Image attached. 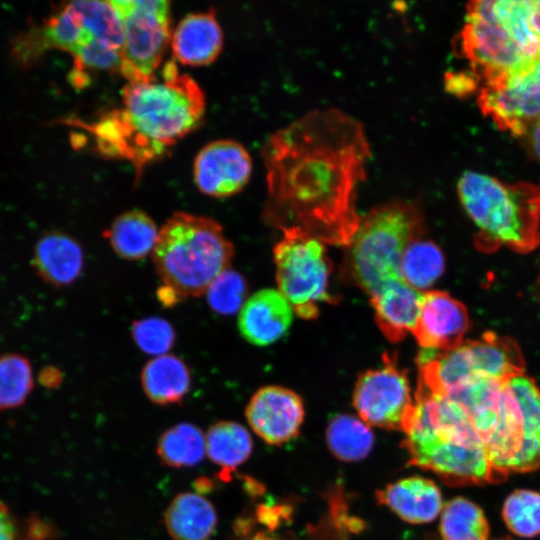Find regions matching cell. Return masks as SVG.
Masks as SVG:
<instances>
[{
  "instance_id": "38",
  "label": "cell",
  "mask_w": 540,
  "mask_h": 540,
  "mask_svg": "<svg viewBox=\"0 0 540 540\" xmlns=\"http://www.w3.org/2000/svg\"><path fill=\"white\" fill-rule=\"evenodd\" d=\"M39 378L43 385L54 387L60 382L61 375L55 368H46L41 372Z\"/></svg>"
},
{
  "instance_id": "37",
  "label": "cell",
  "mask_w": 540,
  "mask_h": 540,
  "mask_svg": "<svg viewBox=\"0 0 540 540\" xmlns=\"http://www.w3.org/2000/svg\"><path fill=\"white\" fill-rule=\"evenodd\" d=\"M535 155L540 159V118L530 127L526 133Z\"/></svg>"
},
{
  "instance_id": "25",
  "label": "cell",
  "mask_w": 540,
  "mask_h": 540,
  "mask_svg": "<svg viewBox=\"0 0 540 540\" xmlns=\"http://www.w3.org/2000/svg\"><path fill=\"white\" fill-rule=\"evenodd\" d=\"M205 448L208 458L221 467V477L227 480L250 457L253 442L248 430L240 423L219 421L208 429Z\"/></svg>"
},
{
  "instance_id": "20",
  "label": "cell",
  "mask_w": 540,
  "mask_h": 540,
  "mask_svg": "<svg viewBox=\"0 0 540 540\" xmlns=\"http://www.w3.org/2000/svg\"><path fill=\"white\" fill-rule=\"evenodd\" d=\"M465 343L477 377L507 381L523 374L524 358L512 338L487 331L479 339L467 340Z\"/></svg>"
},
{
  "instance_id": "19",
  "label": "cell",
  "mask_w": 540,
  "mask_h": 540,
  "mask_svg": "<svg viewBox=\"0 0 540 540\" xmlns=\"http://www.w3.org/2000/svg\"><path fill=\"white\" fill-rule=\"evenodd\" d=\"M33 265L45 282L65 287L82 273L83 249L77 240L63 232H48L36 243Z\"/></svg>"
},
{
  "instance_id": "18",
  "label": "cell",
  "mask_w": 540,
  "mask_h": 540,
  "mask_svg": "<svg viewBox=\"0 0 540 540\" xmlns=\"http://www.w3.org/2000/svg\"><path fill=\"white\" fill-rule=\"evenodd\" d=\"M378 501L413 524L433 521L443 509L438 486L422 476H411L388 484L377 492Z\"/></svg>"
},
{
  "instance_id": "24",
  "label": "cell",
  "mask_w": 540,
  "mask_h": 540,
  "mask_svg": "<svg viewBox=\"0 0 540 540\" xmlns=\"http://www.w3.org/2000/svg\"><path fill=\"white\" fill-rule=\"evenodd\" d=\"M104 234L117 256L138 261L152 255L159 229L149 215L134 209L117 216Z\"/></svg>"
},
{
  "instance_id": "26",
  "label": "cell",
  "mask_w": 540,
  "mask_h": 540,
  "mask_svg": "<svg viewBox=\"0 0 540 540\" xmlns=\"http://www.w3.org/2000/svg\"><path fill=\"white\" fill-rule=\"evenodd\" d=\"M326 442L332 454L346 462L364 459L374 444L370 426L353 415L340 414L326 429Z\"/></svg>"
},
{
  "instance_id": "12",
  "label": "cell",
  "mask_w": 540,
  "mask_h": 540,
  "mask_svg": "<svg viewBox=\"0 0 540 540\" xmlns=\"http://www.w3.org/2000/svg\"><path fill=\"white\" fill-rule=\"evenodd\" d=\"M252 173V158L239 142L219 139L206 144L196 155L193 176L204 194L223 198L241 191Z\"/></svg>"
},
{
  "instance_id": "29",
  "label": "cell",
  "mask_w": 540,
  "mask_h": 540,
  "mask_svg": "<svg viewBox=\"0 0 540 540\" xmlns=\"http://www.w3.org/2000/svg\"><path fill=\"white\" fill-rule=\"evenodd\" d=\"M440 533L444 540H488L489 524L477 504L456 497L443 506Z\"/></svg>"
},
{
  "instance_id": "31",
  "label": "cell",
  "mask_w": 540,
  "mask_h": 540,
  "mask_svg": "<svg viewBox=\"0 0 540 540\" xmlns=\"http://www.w3.org/2000/svg\"><path fill=\"white\" fill-rule=\"evenodd\" d=\"M33 388L29 360L16 353L0 355V409L20 406Z\"/></svg>"
},
{
  "instance_id": "22",
  "label": "cell",
  "mask_w": 540,
  "mask_h": 540,
  "mask_svg": "<svg viewBox=\"0 0 540 540\" xmlns=\"http://www.w3.org/2000/svg\"><path fill=\"white\" fill-rule=\"evenodd\" d=\"M213 504L198 493L178 494L166 509L164 522L174 540H209L217 526Z\"/></svg>"
},
{
  "instance_id": "2",
  "label": "cell",
  "mask_w": 540,
  "mask_h": 540,
  "mask_svg": "<svg viewBox=\"0 0 540 540\" xmlns=\"http://www.w3.org/2000/svg\"><path fill=\"white\" fill-rule=\"evenodd\" d=\"M205 106L198 83L169 61L159 77L128 82L120 108L81 126L91 133L102 153L142 168L198 127Z\"/></svg>"
},
{
  "instance_id": "16",
  "label": "cell",
  "mask_w": 540,
  "mask_h": 540,
  "mask_svg": "<svg viewBox=\"0 0 540 540\" xmlns=\"http://www.w3.org/2000/svg\"><path fill=\"white\" fill-rule=\"evenodd\" d=\"M175 58L184 65L204 66L212 63L223 46L222 29L214 12L186 15L171 35Z\"/></svg>"
},
{
  "instance_id": "11",
  "label": "cell",
  "mask_w": 540,
  "mask_h": 540,
  "mask_svg": "<svg viewBox=\"0 0 540 540\" xmlns=\"http://www.w3.org/2000/svg\"><path fill=\"white\" fill-rule=\"evenodd\" d=\"M477 102L499 129L526 134L540 118V57L484 84Z\"/></svg>"
},
{
  "instance_id": "36",
  "label": "cell",
  "mask_w": 540,
  "mask_h": 540,
  "mask_svg": "<svg viewBox=\"0 0 540 540\" xmlns=\"http://www.w3.org/2000/svg\"><path fill=\"white\" fill-rule=\"evenodd\" d=\"M445 88L455 96H466L477 87V78L471 72L450 71L444 77Z\"/></svg>"
},
{
  "instance_id": "8",
  "label": "cell",
  "mask_w": 540,
  "mask_h": 540,
  "mask_svg": "<svg viewBox=\"0 0 540 540\" xmlns=\"http://www.w3.org/2000/svg\"><path fill=\"white\" fill-rule=\"evenodd\" d=\"M112 3L124 32L120 73L128 82L154 76L171 40L170 2L113 0Z\"/></svg>"
},
{
  "instance_id": "34",
  "label": "cell",
  "mask_w": 540,
  "mask_h": 540,
  "mask_svg": "<svg viewBox=\"0 0 540 540\" xmlns=\"http://www.w3.org/2000/svg\"><path fill=\"white\" fill-rule=\"evenodd\" d=\"M131 336L138 348L154 357L168 354L176 340V332L166 319L151 316L135 320Z\"/></svg>"
},
{
  "instance_id": "15",
  "label": "cell",
  "mask_w": 540,
  "mask_h": 540,
  "mask_svg": "<svg viewBox=\"0 0 540 540\" xmlns=\"http://www.w3.org/2000/svg\"><path fill=\"white\" fill-rule=\"evenodd\" d=\"M293 309L274 289H262L249 297L238 316L241 335L251 344L266 346L280 339L289 329Z\"/></svg>"
},
{
  "instance_id": "23",
  "label": "cell",
  "mask_w": 540,
  "mask_h": 540,
  "mask_svg": "<svg viewBox=\"0 0 540 540\" xmlns=\"http://www.w3.org/2000/svg\"><path fill=\"white\" fill-rule=\"evenodd\" d=\"M141 386L150 401L157 405L180 403L191 387V373L178 356L153 357L142 368Z\"/></svg>"
},
{
  "instance_id": "10",
  "label": "cell",
  "mask_w": 540,
  "mask_h": 540,
  "mask_svg": "<svg viewBox=\"0 0 540 540\" xmlns=\"http://www.w3.org/2000/svg\"><path fill=\"white\" fill-rule=\"evenodd\" d=\"M353 405L370 427L406 432L412 418L414 398L405 370L396 357L385 354L383 365L361 374L353 392Z\"/></svg>"
},
{
  "instance_id": "13",
  "label": "cell",
  "mask_w": 540,
  "mask_h": 540,
  "mask_svg": "<svg viewBox=\"0 0 540 540\" xmlns=\"http://www.w3.org/2000/svg\"><path fill=\"white\" fill-rule=\"evenodd\" d=\"M245 415L252 430L263 441L281 445L299 434L304 405L301 397L290 389L264 386L251 397Z\"/></svg>"
},
{
  "instance_id": "5",
  "label": "cell",
  "mask_w": 540,
  "mask_h": 540,
  "mask_svg": "<svg viewBox=\"0 0 540 540\" xmlns=\"http://www.w3.org/2000/svg\"><path fill=\"white\" fill-rule=\"evenodd\" d=\"M234 247L219 222L187 212L174 213L159 229L152 259L162 287L179 302L205 293L230 268Z\"/></svg>"
},
{
  "instance_id": "3",
  "label": "cell",
  "mask_w": 540,
  "mask_h": 540,
  "mask_svg": "<svg viewBox=\"0 0 540 540\" xmlns=\"http://www.w3.org/2000/svg\"><path fill=\"white\" fill-rule=\"evenodd\" d=\"M404 447L410 463L449 485L498 482L486 447L455 399L418 382Z\"/></svg>"
},
{
  "instance_id": "14",
  "label": "cell",
  "mask_w": 540,
  "mask_h": 540,
  "mask_svg": "<svg viewBox=\"0 0 540 540\" xmlns=\"http://www.w3.org/2000/svg\"><path fill=\"white\" fill-rule=\"evenodd\" d=\"M469 328L466 307L443 291L424 292L412 331L423 349L447 351L460 346Z\"/></svg>"
},
{
  "instance_id": "32",
  "label": "cell",
  "mask_w": 540,
  "mask_h": 540,
  "mask_svg": "<svg viewBox=\"0 0 540 540\" xmlns=\"http://www.w3.org/2000/svg\"><path fill=\"white\" fill-rule=\"evenodd\" d=\"M502 517L508 529L517 536L532 538L540 535V493L529 489L515 490L503 504Z\"/></svg>"
},
{
  "instance_id": "35",
  "label": "cell",
  "mask_w": 540,
  "mask_h": 540,
  "mask_svg": "<svg viewBox=\"0 0 540 540\" xmlns=\"http://www.w3.org/2000/svg\"><path fill=\"white\" fill-rule=\"evenodd\" d=\"M49 527L38 518L23 519L0 501V540H45Z\"/></svg>"
},
{
  "instance_id": "1",
  "label": "cell",
  "mask_w": 540,
  "mask_h": 540,
  "mask_svg": "<svg viewBox=\"0 0 540 540\" xmlns=\"http://www.w3.org/2000/svg\"><path fill=\"white\" fill-rule=\"evenodd\" d=\"M261 155L263 220L283 233L347 247L360 223L356 192L371 156L362 123L337 108L315 109L271 134Z\"/></svg>"
},
{
  "instance_id": "21",
  "label": "cell",
  "mask_w": 540,
  "mask_h": 540,
  "mask_svg": "<svg viewBox=\"0 0 540 540\" xmlns=\"http://www.w3.org/2000/svg\"><path fill=\"white\" fill-rule=\"evenodd\" d=\"M522 415L523 443L513 472H531L540 468V386L524 374L507 380Z\"/></svg>"
},
{
  "instance_id": "17",
  "label": "cell",
  "mask_w": 540,
  "mask_h": 540,
  "mask_svg": "<svg viewBox=\"0 0 540 540\" xmlns=\"http://www.w3.org/2000/svg\"><path fill=\"white\" fill-rule=\"evenodd\" d=\"M424 292L404 280L391 282L370 297L376 323L391 342L401 341L412 333L423 301Z\"/></svg>"
},
{
  "instance_id": "6",
  "label": "cell",
  "mask_w": 540,
  "mask_h": 540,
  "mask_svg": "<svg viewBox=\"0 0 540 540\" xmlns=\"http://www.w3.org/2000/svg\"><path fill=\"white\" fill-rule=\"evenodd\" d=\"M422 234L423 216L414 202L392 200L371 208L347 246L346 277L370 297L387 284L403 280V254Z\"/></svg>"
},
{
  "instance_id": "28",
  "label": "cell",
  "mask_w": 540,
  "mask_h": 540,
  "mask_svg": "<svg viewBox=\"0 0 540 540\" xmlns=\"http://www.w3.org/2000/svg\"><path fill=\"white\" fill-rule=\"evenodd\" d=\"M444 268L445 260L440 247L421 237L407 246L400 265L402 279L422 292L439 279Z\"/></svg>"
},
{
  "instance_id": "30",
  "label": "cell",
  "mask_w": 540,
  "mask_h": 540,
  "mask_svg": "<svg viewBox=\"0 0 540 540\" xmlns=\"http://www.w3.org/2000/svg\"><path fill=\"white\" fill-rule=\"evenodd\" d=\"M72 7L97 41L122 52L124 32L121 18L112 1H73Z\"/></svg>"
},
{
  "instance_id": "33",
  "label": "cell",
  "mask_w": 540,
  "mask_h": 540,
  "mask_svg": "<svg viewBox=\"0 0 540 540\" xmlns=\"http://www.w3.org/2000/svg\"><path fill=\"white\" fill-rule=\"evenodd\" d=\"M247 291L244 277L229 268L212 281L204 294L212 311L220 315H233L244 305Z\"/></svg>"
},
{
  "instance_id": "27",
  "label": "cell",
  "mask_w": 540,
  "mask_h": 540,
  "mask_svg": "<svg viewBox=\"0 0 540 540\" xmlns=\"http://www.w3.org/2000/svg\"><path fill=\"white\" fill-rule=\"evenodd\" d=\"M205 453V436L202 430L187 422L167 429L157 444L160 459L174 468L195 466L202 461Z\"/></svg>"
},
{
  "instance_id": "9",
  "label": "cell",
  "mask_w": 540,
  "mask_h": 540,
  "mask_svg": "<svg viewBox=\"0 0 540 540\" xmlns=\"http://www.w3.org/2000/svg\"><path fill=\"white\" fill-rule=\"evenodd\" d=\"M457 42L460 54L471 66V73L483 84L532 60L497 19L493 0L472 1L467 5Z\"/></svg>"
},
{
  "instance_id": "7",
  "label": "cell",
  "mask_w": 540,
  "mask_h": 540,
  "mask_svg": "<svg viewBox=\"0 0 540 540\" xmlns=\"http://www.w3.org/2000/svg\"><path fill=\"white\" fill-rule=\"evenodd\" d=\"M324 244L288 231L273 249L278 291L302 319H315L322 303L333 302L328 292L331 264Z\"/></svg>"
},
{
  "instance_id": "39",
  "label": "cell",
  "mask_w": 540,
  "mask_h": 540,
  "mask_svg": "<svg viewBox=\"0 0 540 540\" xmlns=\"http://www.w3.org/2000/svg\"><path fill=\"white\" fill-rule=\"evenodd\" d=\"M246 540H287V539L277 537V536L267 535V534H264V533H258L256 535H254L253 537L248 538Z\"/></svg>"
},
{
  "instance_id": "4",
  "label": "cell",
  "mask_w": 540,
  "mask_h": 540,
  "mask_svg": "<svg viewBox=\"0 0 540 540\" xmlns=\"http://www.w3.org/2000/svg\"><path fill=\"white\" fill-rule=\"evenodd\" d=\"M457 191L461 204L478 229L476 246L485 252L504 246L519 253L540 246V187L505 183L466 171Z\"/></svg>"
}]
</instances>
